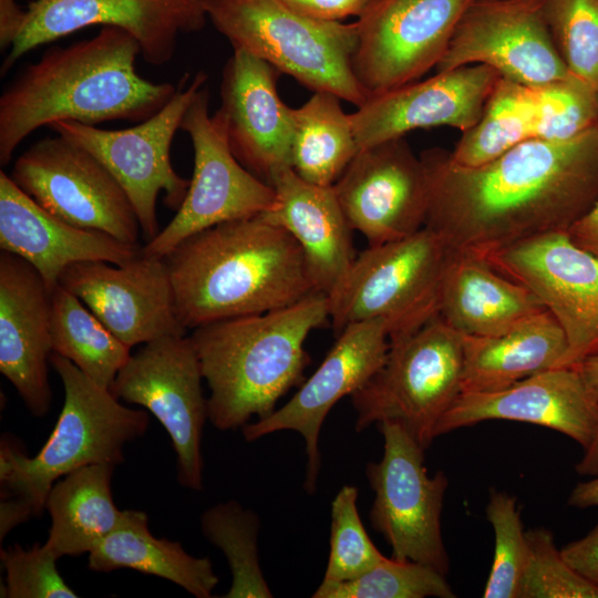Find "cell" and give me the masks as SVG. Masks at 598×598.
<instances>
[{"label": "cell", "instance_id": "6da1fadb", "mask_svg": "<svg viewBox=\"0 0 598 598\" xmlns=\"http://www.w3.org/2000/svg\"><path fill=\"white\" fill-rule=\"evenodd\" d=\"M420 157L430 189L424 227L480 257L566 231L598 200V126L566 141L528 140L477 166L441 147Z\"/></svg>", "mask_w": 598, "mask_h": 598}, {"label": "cell", "instance_id": "7a4b0ae2", "mask_svg": "<svg viewBox=\"0 0 598 598\" xmlns=\"http://www.w3.org/2000/svg\"><path fill=\"white\" fill-rule=\"evenodd\" d=\"M138 55L137 41L110 25L90 39L48 50L0 96V164H9L28 135L59 121L94 125L144 121L157 113L177 89L142 78L135 69Z\"/></svg>", "mask_w": 598, "mask_h": 598}, {"label": "cell", "instance_id": "3957f363", "mask_svg": "<svg viewBox=\"0 0 598 598\" xmlns=\"http://www.w3.org/2000/svg\"><path fill=\"white\" fill-rule=\"evenodd\" d=\"M164 259L186 329L282 309L318 292L298 243L261 215L199 231Z\"/></svg>", "mask_w": 598, "mask_h": 598}, {"label": "cell", "instance_id": "277c9868", "mask_svg": "<svg viewBox=\"0 0 598 598\" xmlns=\"http://www.w3.org/2000/svg\"><path fill=\"white\" fill-rule=\"evenodd\" d=\"M329 320L322 292L282 309L204 324L189 336L210 390L207 416L220 430L268 416L278 400L303 383L309 333Z\"/></svg>", "mask_w": 598, "mask_h": 598}, {"label": "cell", "instance_id": "5b68a950", "mask_svg": "<svg viewBox=\"0 0 598 598\" xmlns=\"http://www.w3.org/2000/svg\"><path fill=\"white\" fill-rule=\"evenodd\" d=\"M50 363L63 383L64 402L49 439L32 457L13 440H1V539L17 525L41 515L58 480L86 465L122 463L124 446L148 426L145 411L122 405L111 390L69 359L52 352Z\"/></svg>", "mask_w": 598, "mask_h": 598}, {"label": "cell", "instance_id": "8992f818", "mask_svg": "<svg viewBox=\"0 0 598 598\" xmlns=\"http://www.w3.org/2000/svg\"><path fill=\"white\" fill-rule=\"evenodd\" d=\"M207 19L234 50L247 51L313 92L355 107L368 97L351 65L357 22L303 16L282 0H200Z\"/></svg>", "mask_w": 598, "mask_h": 598}, {"label": "cell", "instance_id": "52a82bcc", "mask_svg": "<svg viewBox=\"0 0 598 598\" xmlns=\"http://www.w3.org/2000/svg\"><path fill=\"white\" fill-rule=\"evenodd\" d=\"M452 251L426 227L361 251L328 295L336 337L349 324L382 320L393 341L439 317L442 280Z\"/></svg>", "mask_w": 598, "mask_h": 598}, {"label": "cell", "instance_id": "ba28073f", "mask_svg": "<svg viewBox=\"0 0 598 598\" xmlns=\"http://www.w3.org/2000/svg\"><path fill=\"white\" fill-rule=\"evenodd\" d=\"M463 334L436 317L417 331L390 341L384 362L350 398L354 429L392 421L425 450L462 393Z\"/></svg>", "mask_w": 598, "mask_h": 598}, {"label": "cell", "instance_id": "9c48e42d", "mask_svg": "<svg viewBox=\"0 0 598 598\" xmlns=\"http://www.w3.org/2000/svg\"><path fill=\"white\" fill-rule=\"evenodd\" d=\"M207 79L205 72H197L163 109L132 127L103 130L73 121L49 126L91 153L114 176L134 208L146 243L161 230L158 195L164 193L165 205L177 212L187 194L189 181L174 169L171 146L188 106Z\"/></svg>", "mask_w": 598, "mask_h": 598}, {"label": "cell", "instance_id": "30bf717a", "mask_svg": "<svg viewBox=\"0 0 598 598\" xmlns=\"http://www.w3.org/2000/svg\"><path fill=\"white\" fill-rule=\"evenodd\" d=\"M181 130L193 144V177L175 216L142 247L146 256L164 258L186 238L221 223L260 215L275 203L272 186L235 157L219 110L209 114L206 84L188 106Z\"/></svg>", "mask_w": 598, "mask_h": 598}, {"label": "cell", "instance_id": "8fae6325", "mask_svg": "<svg viewBox=\"0 0 598 598\" xmlns=\"http://www.w3.org/2000/svg\"><path fill=\"white\" fill-rule=\"evenodd\" d=\"M383 456L367 464L374 492L372 527L392 548V557L427 565L446 575L450 558L443 542L441 516L448 480L425 467V448L399 423L383 421Z\"/></svg>", "mask_w": 598, "mask_h": 598}, {"label": "cell", "instance_id": "7c38bea8", "mask_svg": "<svg viewBox=\"0 0 598 598\" xmlns=\"http://www.w3.org/2000/svg\"><path fill=\"white\" fill-rule=\"evenodd\" d=\"M10 177L58 218L138 245L140 223L122 186L91 153L61 135L23 152Z\"/></svg>", "mask_w": 598, "mask_h": 598}, {"label": "cell", "instance_id": "4fadbf2b", "mask_svg": "<svg viewBox=\"0 0 598 598\" xmlns=\"http://www.w3.org/2000/svg\"><path fill=\"white\" fill-rule=\"evenodd\" d=\"M203 379L190 338L168 336L131 354L110 389L159 421L177 455V480L194 491L203 489L202 436L208 417Z\"/></svg>", "mask_w": 598, "mask_h": 598}, {"label": "cell", "instance_id": "5bb4252c", "mask_svg": "<svg viewBox=\"0 0 598 598\" xmlns=\"http://www.w3.org/2000/svg\"><path fill=\"white\" fill-rule=\"evenodd\" d=\"M475 0H377L358 19L351 65L367 97L419 81L436 68Z\"/></svg>", "mask_w": 598, "mask_h": 598}, {"label": "cell", "instance_id": "9a60e30c", "mask_svg": "<svg viewBox=\"0 0 598 598\" xmlns=\"http://www.w3.org/2000/svg\"><path fill=\"white\" fill-rule=\"evenodd\" d=\"M483 258L530 289L557 320L567 340L563 367L598 355V259L566 231L538 235Z\"/></svg>", "mask_w": 598, "mask_h": 598}, {"label": "cell", "instance_id": "2e32d148", "mask_svg": "<svg viewBox=\"0 0 598 598\" xmlns=\"http://www.w3.org/2000/svg\"><path fill=\"white\" fill-rule=\"evenodd\" d=\"M207 21L200 0H35L0 73L37 47L96 24L126 31L142 58L161 66L173 59L179 35L200 31Z\"/></svg>", "mask_w": 598, "mask_h": 598}, {"label": "cell", "instance_id": "e0dca14e", "mask_svg": "<svg viewBox=\"0 0 598 598\" xmlns=\"http://www.w3.org/2000/svg\"><path fill=\"white\" fill-rule=\"evenodd\" d=\"M544 0H475L460 19L436 72L472 64L520 84L569 75L547 25Z\"/></svg>", "mask_w": 598, "mask_h": 598}, {"label": "cell", "instance_id": "ac0fdd59", "mask_svg": "<svg viewBox=\"0 0 598 598\" xmlns=\"http://www.w3.org/2000/svg\"><path fill=\"white\" fill-rule=\"evenodd\" d=\"M332 187L369 246L406 238L425 225L427 174L404 136L360 150Z\"/></svg>", "mask_w": 598, "mask_h": 598}, {"label": "cell", "instance_id": "d6986e66", "mask_svg": "<svg viewBox=\"0 0 598 598\" xmlns=\"http://www.w3.org/2000/svg\"><path fill=\"white\" fill-rule=\"evenodd\" d=\"M389 347L384 321L349 324L337 336L318 369L285 405L241 427L244 439L252 442L279 431L298 432L305 441L307 456L303 487L313 494L321 464L319 436L328 413L339 400L351 396L368 382L384 362Z\"/></svg>", "mask_w": 598, "mask_h": 598}, {"label": "cell", "instance_id": "ffe728a7", "mask_svg": "<svg viewBox=\"0 0 598 598\" xmlns=\"http://www.w3.org/2000/svg\"><path fill=\"white\" fill-rule=\"evenodd\" d=\"M59 283L80 298L130 348L163 337L186 334L187 329L176 313L164 258L141 251L123 265L79 261L64 269Z\"/></svg>", "mask_w": 598, "mask_h": 598}, {"label": "cell", "instance_id": "44dd1931", "mask_svg": "<svg viewBox=\"0 0 598 598\" xmlns=\"http://www.w3.org/2000/svg\"><path fill=\"white\" fill-rule=\"evenodd\" d=\"M501 75L472 64L371 96L351 115L359 151L434 126L465 132L481 118Z\"/></svg>", "mask_w": 598, "mask_h": 598}, {"label": "cell", "instance_id": "7402d4cb", "mask_svg": "<svg viewBox=\"0 0 598 598\" xmlns=\"http://www.w3.org/2000/svg\"><path fill=\"white\" fill-rule=\"evenodd\" d=\"M489 420L545 426L586 450L598 433V400L575 367L551 368L505 389L462 392L435 429V437Z\"/></svg>", "mask_w": 598, "mask_h": 598}, {"label": "cell", "instance_id": "603a6c76", "mask_svg": "<svg viewBox=\"0 0 598 598\" xmlns=\"http://www.w3.org/2000/svg\"><path fill=\"white\" fill-rule=\"evenodd\" d=\"M279 73L265 60L234 50L223 71L218 109L235 157L269 185L292 168V107L278 94Z\"/></svg>", "mask_w": 598, "mask_h": 598}, {"label": "cell", "instance_id": "cb8c5ba5", "mask_svg": "<svg viewBox=\"0 0 598 598\" xmlns=\"http://www.w3.org/2000/svg\"><path fill=\"white\" fill-rule=\"evenodd\" d=\"M51 292L23 258L0 254V371L34 415L51 408Z\"/></svg>", "mask_w": 598, "mask_h": 598}, {"label": "cell", "instance_id": "d4e9b609", "mask_svg": "<svg viewBox=\"0 0 598 598\" xmlns=\"http://www.w3.org/2000/svg\"><path fill=\"white\" fill-rule=\"evenodd\" d=\"M0 248L31 264L50 292L59 285L64 269L74 262L101 260L123 265L142 251L140 245L58 218L3 171L0 172Z\"/></svg>", "mask_w": 598, "mask_h": 598}, {"label": "cell", "instance_id": "484cf974", "mask_svg": "<svg viewBox=\"0 0 598 598\" xmlns=\"http://www.w3.org/2000/svg\"><path fill=\"white\" fill-rule=\"evenodd\" d=\"M272 207L260 214L283 228L302 249L318 292L330 295L355 258L352 231L332 186H320L299 177L292 168L270 183Z\"/></svg>", "mask_w": 598, "mask_h": 598}, {"label": "cell", "instance_id": "4316f807", "mask_svg": "<svg viewBox=\"0 0 598 598\" xmlns=\"http://www.w3.org/2000/svg\"><path fill=\"white\" fill-rule=\"evenodd\" d=\"M546 310L538 297L480 256L454 250L440 293L439 317L463 336L488 337Z\"/></svg>", "mask_w": 598, "mask_h": 598}, {"label": "cell", "instance_id": "83f0119b", "mask_svg": "<svg viewBox=\"0 0 598 598\" xmlns=\"http://www.w3.org/2000/svg\"><path fill=\"white\" fill-rule=\"evenodd\" d=\"M566 353L565 333L547 309L499 334L463 336L462 392L505 389L563 367Z\"/></svg>", "mask_w": 598, "mask_h": 598}, {"label": "cell", "instance_id": "f1b7e54d", "mask_svg": "<svg viewBox=\"0 0 598 598\" xmlns=\"http://www.w3.org/2000/svg\"><path fill=\"white\" fill-rule=\"evenodd\" d=\"M114 464L80 467L58 480L50 489L45 509L51 517L43 544L56 558L89 554L121 523L112 495Z\"/></svg>", "mask_w": 598, "mask_h": 598}, {"label": "cell", "instance_id": "f546056e", "mask_svg": "<svg viewBox=\"0 0 598 598\" xmlns=\"http://www.w3.org/2000/svg\"><path fill=\"white\" fill-rule=\"evenodd\" d=\"M94 571L130 568L167 579L197 598L212 597L219 579L208 557H195L179 542L154 537L141 511H124L118 526L89 553Z\"/></svg>", "mask_w": 598, "mask_h": 598}, {"label": "cell", "instance_id": "4dcf8cb0", "mask_svg": "<svg viewBox=\"0 0 598 598\" xmlns=\"http://www.w3.org/2000/svg\"><path fill=\"white\" fill-rule=\"evenodd\" d=\"M341 101L318 91L292 109L291 167L309 183L332 186L359 152L351 115Z\"/></svg>", "mask_w": 598, "mask_h": 598}, {"label": "cell", "instance_id": "1f68e13d", "mask_svg": "<svg viewBox=\"0 0 598 598\" xmlns=\"http://www.w3.org/2000/svg\"><path fill=\"white\" fill-rule=\"evenodd\" d=\"M50 329L52 352L69 359L105 389H111L131 357V348L60 283L51 291Z\"/></svg>", "mask_w": 598, "mask_h": 598}, {"label": "cell", "instance_id": "d6a6232c", "mask_svg": "<svg viewBox=\"0 0 598 598\" xmlns=\"http://www.w3.org/2000/svg\"><path fill=\"white\" fill-rule=\"evenodd\" d=\"M528 140H535L532 86L501 78L481 118L462 132L450 155L460 165L477 166Z\"/></svg>", "mask_w": 598, "mask_h": 598}, {"label": "cell", "instance_id": "836d02e7", "mask_svg": "<svg viewBox=\"0 0 598 598\" xmlns=\"http://www.w3.org/2000/svg\"><path fill=\"white\" fill-rule=\"evenodd\" d=\"M200 528L208 542L225 555L231 585L225 598H270L258 556L260 522L236 501L219 503L200 516Z\"/></svg>", "mask_w": 598, "mask_h": 598}, {"label": "cell", "instance_id": "e575fe53", "mask_svg": "<svg viewBox=\"0 0 598 598\" xmlns=\"http://www.w3.org/2000/svg\"><path fill=\"white\" fill-rule=\"evenodd\" d=\"M446 575L427 565L383 557L362 576L333 585L320 584L313 598H454Z\"/></svg>", "mask_w": 598, "mask_h": 598}, {"label": "cell", "instance_id": "d590c367", "mask_svg": "<svg viewBox=\"0 0 598 598\" xmlns=\"http://www.w3.org/2000/svg\"><path fill=\"white\" fill-rule=\"evenodd\" d=\"M543 8L568 73L598 97V0H544Z\"/></svg>", "mask_w": 598, "mask_h": 598}, {"label": "cell", "instance_id": "8d00e7d4", "mask_svg": "<svg viewBox=\"0 0 598 598\" xmlns=\"http://www.w3.org/2000/svg\"><path fill=\"white\" fill-rule=\"evenodd\" d=\"M486 517L494 532V556L483 597L519 598L529 549L516 498L492 491Z\"/></svg>", "mask_w": 598, "mask_h": 598}, {"label": "cell", "instance_id": "74e56055", "mask_svg": "<svg viewBox=\"0 0 598 598\" xmlns=\"http://www.w3.org/2000/svg\"><path fill=\"white\" fill-rule=\"evenodd\" d=\"M357 499L358 488L344 485L331 503L330 551L321 584L353 580L384 557L362 524Z\"/></svg>", "mask_w": 598, "mask_h": 598}, {"label": "cell", "instance_id": "f35d334b", "mask_svg": "<svg viewBox=\"0 0 598 598\" xmlns=\"http://www.w3.org/2000/svg\"><path fill=\"white\" fill-rule=\"evenodd\" d=\"M532 87L536 140L566 141L598 126V97L579 79L569 74Z\"/></svg>", "mask_w": 598, "mask_h": 598}, {"label": "cell", "instance_id": "ab89813d", "mask_svg": "<svg viewBox=\"0 0 598 598\" xmlns=\"http://www.w3.org/2000/svg\"><path fill=\"white\" fill-rule=\"evenodd\" d=\"M528 560L519 598H598V585L564 558L547 528L526 530Z\"/></svg>", "mask_w": 598, "mask_h": 598}, {"label": "cell", "instance_id": "60d3db41", "mask_svg": "<svg viewBox=\"0 0 598 598\" xmlns=\"http://www.w3.org/2000/svg\"><path fill=\"white\" fill-rule=\"evenodd\" d=\"M56 556L44 545L25 549L16 544L1 549L6 571L4 597L74 598L78 597L61 577Z\"/></svg>", "mask_w": 598, "mask_h": 598}, {"label": "cell", "instance_id": "b9f144b4", "mask_svg": "<svg viewBox=\"0 0 598 598\" xmlns=\"http://www.w3.org/2000/svg\"><path fill=\"white\" fill-rule=\"evenodd\" d=\"M297 12L323 21L362 17L377 0H282Z\"/></svg>", "mask_w": 598, "mask_h": 598}, {"label": "cell", "instance_id": "7bdbcfd3", "mask_svg": "<svg viewBox=\"0 0 598 598\" xmlns=\"http://www.w3.org/2000/svg\"><path fill=\"white\" fill-rule=\"evenodd\" d=\"M568 564L598 585V524L582 538L561 548Z\"/></svg>", "mask_w": 598, "mask_h": 598}, {"label": "cell", "instance_id": "ee69618b", "mask_svg": "<svg viewBox=\"0 0 598 598\" xmlns=\"http://www.w3.org/2000/svg\"><path fill=\"white\" fill-rule=\"evenodd\" d=\"M570 241L598 259V200L567 230Z\"/></svg>", "mask_w": 598, "mask_h": 598}, {"label": "cell", "instance_id": "f6af8a7d", "mask_svg": "<svg viewBox=\"0 0 598 598\" xmlns=\"http://www.w3.org/2000/svg\"><path fill=\"white\" fill-rule=\"evenodd\" d=\"M27 19L16 0H0V48L10 49Z\"/></svg>", "mask_w": 598, "mask_h": 598}, {"label": "cell", "instance_id": "bcb514c9", "mask_svg": "<svg viewBox=\"0 0 598 598\" xmlns=\"http://www.w3.org/2000/svg\"><path fill=\"white\" fill-rule=\"evenodd\" d=\"M568 505L577 508L598 506V475L578 483L569 494Z\"/></svg>", "mask_w": 598, "mask_h": 598}, {"label": "cell", "instance_id": "7dc6e473", "mask_svg": "<svg viewBox=\"0 0 598 598\" xmlns=\"http://www.w3.org/2000/svg\"><path fill=\"white\" fill-rule=\"evenodd\" d=\"M576 472L584 476L598 475V433L576 465Z\"/></svg>", "mask_w": 598, "mask_h": 598}, {"label": "cell", "instance_id": "c3c4849f", "mask_svg": "<svg viewBox=\"0 0 598 598\" xmlns=\"http://www.w3.org/2000/svg\"><path fill=\"white\" fill-rule=\"evenodd\" d=\"M574 367L581 374L590 393L598 400V355L587 358Z\"/></svg>", "mask_w": 598, "mask_h": 598}]
</instances>
